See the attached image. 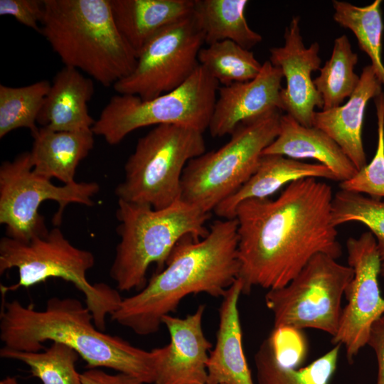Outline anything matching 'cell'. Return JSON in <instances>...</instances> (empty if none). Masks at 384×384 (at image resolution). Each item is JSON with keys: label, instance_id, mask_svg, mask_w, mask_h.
Wrapping results in <instances>:
<instances>
[{"label": "cell", "instance_id": "6da1fadb", "mask_svg": "<svg viewBox=\"0 0 384 384\" xmlns=\"http://www.w3.org/2000/svg\"><path fill=\"white\" fill-rule=\"evenodd\" d=\"M333 198L330 185L305 178L289 183L275 199H249L237 206L242 294L256 287L287 285L317 254L341 256L331 222Z\"/></svg>", "mask_w": 384, "mask_h": 384}, {"label": "cell", "instance_id": "7a4b0ae2", "mask_svg": "<svg viewBox=\"0 0 384 384\" xmlns=\"http://www.w3.org/2000/svg\"><path fill=\"white\" fill-rule=\"evenodd\" d=\"M238 221H214L201 240L188 235L175 245L164 268L138 293L122 299L111 319L139 336L156 333L162 319L187 296L222 297L238 278Z\"/></svg>", "mask_w": 384, "mask_h": 384}, {"label": "cell", "instance_id": "3957f363", "mask_svg": "<svg viewBox=\"0 0 384 384\" xmlns=\"http://www.w3.org/2000/svg\"><path fill=\"white\" fill-rule=\"evenodd\" d=\"M1 293L0 338L4 347L38 352L47 341L74 349L87 368H108L153 384L159 349L146 351L95 325L90 311L77 299L54 297L43 310L6 301Z\"/></svg>", "mask_w": 384, "mask_h": 384}, {"label": "cell", "instance_id": "277c9868", "mask_svg": "<svg viewBox=\"0 0 384 384\" xmlns=\"http://www.w3.org/2000/svg\"><path fill=\"white\" fill-rule=\"evenodd\" d=\"M41 33L65 66L104 87L127 76L137 55L117 29L110 0H44Z\"/></svg>", "mask_w": 384, "mask_h": 384}, {"label": "cell", "instance_id": "5b68a950", "mask_svg": "<svg viewBox=\"0 0 384 384\" xmlns=\"http://www.w3.org/2000/svg\"><path fill=\"white\" fill-rule=\"evenodd\" d=\"M116 216L119 241L110 270L117 289L142 290L152 264L161 271L176 243L191 235L196 240L206 238V223L210 213L178 200L163 209L118 200Z\"/></svg>", "mask_w": 384, "mask_h": 384}, {"label": "cell", "instance_id": "8992f818", "mask_svg": "<svg viewBox=\"0 0 384 384\" xmlns=\"http://www.w3.org/2000/svg\"><path fill=\"white\" fill-rule=\"evenodd\" d=\"M95 262L92 252L74 246L58 227L28 242L5 236L0 240V274L16 268L18 280L9 287L1 285V292L6 294L50 278L62 279L83 294L95 326L103 331L107 317L118 309L122 298L118 289L87 280V272Z\"/></svg>", "mask_w": 384, "mask_h": 384}, {"label": "cell", "instance_id": "52a82bcc", "mask_svg": "<svg viewBox=\"0 0 384 384\" xmlns=\"http://www.w3.org/2000/svg\"><path fill=\"white\" fill-rule=\"evenodd\" d=\"M282 110L240 123L217 150L191 159L181 177V200L210 213L256 171L263 151L279 132Z\"/></svg>", "mask_w": 384, "mask_h": 384}, {"label": "cell", "instance_id": "ba28073f", "mask_svg": "<svg viewBox=\"0 0 384 384\" xmlns=\"http://www.w3.org/2000/svg\"><path fill=\"white\" fill-rule=\"evenodd\" d=\"M203 132L178 124L156 126L137 141L117 186L118 200L167 208L181 199L187 164L206 152Z\"/></svg>", "mask_w": 384, "mask_h": 384}, {"label": "cell", "instance_id": "9c48e42d", "mask_svg": "<svg viewBox=\"0 0 384 384\" xmlns=\"http://www.w3.org/2000/svg\"><path fill=\"white\" fill-rule=\"evenodd\" d=\"M219 83L202 66L178 88L151 100L117 94L92 128L107 143H120L132 132L148 126L178 124L204 132L208 128Z\"/></svg>", "mask_w": 384, "mask_h": 384}, {"label": "cell", "instance_id": "30bf717a", "mask_svg": "<svg viewBox=\"0 0 384 384\" xmlns=\"http://www.w3.org/2000/svg\"><path fill=\"white\" fill-rule=\"evenodd\" d=\"M353 275L348 265L325 254L316 255L287 285L267 290L265 301L273 314L274 328L314 329L333 337Z\"/></svg>", "mask_w": 384, "mask_h": 384}, {"label": "cell", "instance_id": "8fae6325", "mask_svg": "<svg viewBox=\"0 0 384 384\" xmlns=\"http://www.w3.org/2000/svg\"><path fill=\"white\" fill-rule=\"evenodd\" d=\"M100 191L96 182H74L56 186L33 171L29 151L17 155L0 166V223L6 236L23 242L46 235L49 230L39 213L41 203L54 201L58 209L53 222L58 226L65 207L70 203L94 204Z\"/></svg>", "mask_w": 384, "mask_h": 384}, {"label": "cell", "instance_id": "7c38bea8", "mask_svg": "<svg viewBox=\"0 0 384 384\" xmlns=\"http://www.w3.org/2000/svg\"><path fill=\"white\" fill-rule=\"evenodd\" d=\"M203 43L191 14L156 34L137 55L132 73L117 82L114 90L146 100L178 88L200 65Z\"/></svg>", "mask_w": 384, "mask_h": 384}, {"label": "cell", "instance_id": "4fadbf2b", "mask_svg": "<svg viewBox=\"0 0 384 384\" xmlns=\"http://www.w3.org/2000/svg\"><path fill=\"white\" fill-rule=\"evenodd\" d=\"M348 265L353 271L345 295L346 305L342 308L333 344L344 346L350 363L367 345L374 322L384 314V298L379 288L382 260L373 235L367 231L358 238L346 242Z\"/></svg>", "mask_w": 384, "mask_h": 384}, {"label": "cell", "instance_id": "5bb4252c", "mask_svg": "<svg viewBox=\"0 0 384 384\" xmlns=\"http://www.w3.org/2000/svg\"><path fill=\"white\" fill-rule=\"evenodd\" d=\"M299 17L293 16L286 27L282 46L270 48V63L279 68L286 80L281 92L282 111L305 127H313L315 108H323L311 73L319 70L320 46L314 42L305 47L299 27Z\"/></svg>", "mask_w": 384, "mask_h": 384}, {"label": "cell", "instance_id": "9a60e30c", "mask_svg": "<svg viewBox=\"0 0 384 384\" xmlns=\"http://www.w3.org/2000/svg\"><path fill=\"white\" fill-rule=\"evenodd\" d=\"M205 304L184 318L162 319L170 342L159 348L153 384H207V364L212 343L202 326Z\"/></svg>", "mask_w": 384, "mask_h": 384}, {"label": "cell", "instance_id": "2e32d148", "mask_svg": "<svg viewBox=\"0 0 384 384\" xmlns=\"http://www.w3.org/2000/svg\"><path fill=\"white\" fill-rule=\"evenodd\" d=\"M282 70L266 60L254 79L219 87L208 129L213 137L231 134L242 122L282 111Z\"/></svg>", "mask_w": 384, "mask_h": 384}, {"label": "cell", "instance_id": "e0dca14e", "mask_svg": "<svg viewBox=\"0 0 384 384\" xmlns=\"http://www.w3.org/2000/svg\"><path fill=\"white\" fill-rule=\"evenodd\" d=\"M382 84L370 65L365 66L359 83L346 104L326 110L316 111L313 127L333 139L358 171L367 164L362 140L366 105L382 92Z\"/></svg>", "mask_w": 384, "mask_h": 384}, {"label": "cell", "instance_id": "ac0fdd59", "mask_svg": "<svg viewBox=\"0 0 384 384\" xmlns=\"http://www.w3.org/2000/svg\"><path fill=\"white\" fill-rule=\"evenodd\" d=\"M242 285L237 279L222 298L214 348L207 364V384H255L242 346L238 302Z\"/></svg>", "mask_w": 384, "mask_h": 384}, {"label": "cell", "instance_id": "d6986e66", "mask_svg": "<svg viewBox=\"0 0 384 384\" xmlns=\"http://www.w3.org/2000/svg\"><path fill=\"white\" fill-rule=\"evenodd\" d=\"M94 90L92 78L64 66L50 82L37 123L58 132L92 130L95 120L89 114L87 104Z\"/></svg>", "mask_w": 384, "mask_h": 384}, {"label": "cell", "instance_id": "ffe728a7", "mask_svg": "<svg viewBox=\"0 0 384 384\" xmlns=\"http://www.w3.org/2000/svg\"><path fill=\"white\" fill-rule=\"evenodd\" d=\"M271 154L294 159H315L328 167L341 182L350 179L358 171L341 148L327 134L314 127H305L287 114H282L279 134L262 156Z\"/></svg>", "mask_w": 384, "mask_h": 384}, {"label": "cell", "instance_id": "44dd1931", "mask_svg": "<svg viewBox=\"0 0 384 384\" xmlns=\"http://www.w3.org/2000/svg\"><path fill=\"white\" fill-rule=\"evenodd\" d=\"M305 178L338 181L336 176L321 164L306 163L278 154L262 155L250 178L213 211L223 219L235 218V208L241 202L269 198L282 186Z\"/></svg>", "mask_w": 384, "mask_h": 384}, {"label": "cell", "instance_id": "7402d4cb", "mask_svg": "<svg viewBox=\"0 0 384 384\" xmlns=\"http://www.w3.org/2000/svg\"><path fill=\"white\" fill-rule=\"evenodd\" d=\"M115 25L136 53L164 28L192 14L193 0H110Z\"/></svg>", "mask_w": 384, "mask_h": 384}, {"label": "cell", "instance_id": "603a6c76", "mask_svg": "<svg viewBox=\"0 0 384 384\" xmlns=\"http://www.w3.org/2000/svg\"><path fill=\"white\" fill-rule=\"evenodd\" d=\"M31 136L33 142L29 153L33 171L64 184L75 182L78 165L94 147L92 131L58 132L41 127Z\"/></svg>", "mask_w": 384, "mask_h": 384}, {"label": "cell", "instance_id": "cb8c5ba5", "mask_svg": "<svg viewBox=\"0 0 384 384\" xmlns=\"http://www.w3.org/2000/svg\"><path fill=\"white\" fill-rule=\"evenodd\" d=\"M247 0H193V16L208 46L232 41L250 50L262 41L248 25Z\"/></svg>", "mask_w": 384, "mask_h": 384}, {"label": "cell", "instance_id": "d4e9b609", "mask_svg": "<svg viewBox=\"0 0 384 384\" xmlns=\"http://www.w3.org/2000/svg\"><path fill=\"white\" fill-rule=\"evenodd\" d=\"M341 346L336 344L309 365L286 366L276 357L267 337L257 351L254 360L257 384H329L336 371Z\"/></svg>", "mask_w": 384, "mask_h": 384}, {"label": "cell", "instance_id": "484cf974", "mask_svg": "<svg viewBox=\"0 0 384 384\" xmlns=\"http://www.w3.org/2000/svg\"><path fill=\"white\" fill-rule=\"evenodd\" d=\"M381 2L380 0H375L366 6H358L349 2L334 0L332 5L334 10V20L354 34L359 48L370 58V65L384 85Z\"/></svg>", "mask_w": 384, "mask_h": 384}, {"label": "cell", "instance_id": "4316f807", "mask_svg": "<svg viewBox=\"0 0 384 384\" xmlns=\"http://www.w3.org/2000/svg\"><path fill=\"white\" fill-rule=\"evenodd\" d=\"M358 61V55L353 51L348 37L342 35L336 38L330 58L313 80L322 99V110L341 105L354 92L360 81L354 70Z\"/></svg>", "mask_w": 384, "mask_h": 384}, {"label": "cell", "instance_id": "83f0119b", "mask_svg": "<svg viewBox=\"0 0 384 384\" xmlns=\"http://www.w3.org/2000/svg\"><path fill=\"white\" fill-rule=\"evenodd\" d=\"M50 87L46 80L21 87L0 85V138L19 128L32 134Z\"/></svg>", "mask_w": 384, "mask_h": 384}, {"label": "cell", "instance_id": "f1b7e54d", "mask_svg": "<svg viewBox=\"0 0 384 384\" xmlns=\"http://www.w3.org/2000/svg\"><path fill=\"white\" fill-rule=\"evenodd\" d=\"M2 358L16 360L29 367L33 376L42 384H82L75 364L79 354L72 348L53 342L43 352H29L3 347Z\"/></svg>", "mask_w": 384, "mask_h": 384}, {"label": "cell", "instance_id": "f546056e", "mask_svg": "<svg viewBox=\"0 0 384 384\" xmlns=\"http://www.w3.org/2000/svg\"><path fill=\"white\" fill-rule=\"evenodd\" d=\"M198 62L222 86L251 80L262 66L253 52L228 40L202 48Z\"/></svg>", "mask_w": 384, "mask_h": 384}, {"label": "cell", "instance_id": "4dcf8cb0", "mask_svg": "<svg viewBox=\"0 0 384 384\" xmlns=\"http://www.w3.org/2000/svg\"><path fill=\"white\" fill-rule=\"evenodd\" d=\"M331 222L336 228L349 222L365 225L375 237L381 260H384V201L340 190L333 198Z\"/></svg>", "mask_w": 384, "mask_h": 384}, {"label": "cell", "instance_id": "1f68e13d", "mask_svg": "<svg viewBox=\"0 0 384 384\" xmlns=\"http://www.w3.org/2000/svg\"><path fill=\"white\" fill-rule=\"evenodd\" d=\"M378 124V142L375 155L350 179L341 181V190L384 198V92L374 98Z\"/></svg>", "mask_w": 384, "mask_h": 384}, {"label": "cell", "instance_id": "d6a6232c", "mask_svg": "<svg viewBox=\"0 0 384 384\" xmlns=\"http://www.w3.org/2000/svg\"><path fill=\"white\" fill-rule=\"evenodd\" d=\"M268 338L280 363L296 368L304 363L308 346L302 330L290 326L273 328Z\"/></svg>", "mask_w": 384, "mask_h": 384}, {"label": "cell", "instance_id": "836d02e7", "mask_svg": "<svg viewBox=\"0 0 384 384\" xmlns=\"http://www.w3.org/2000/svg\"><path fill=\"white\" fill-rule=\"evenodd\" d=\"M44 0H0V15L10 16L18 22L41 33Z\"/></svg>", "mask_w": 384, "mask_h": 384}, {"label": "cell", "instance_id": "e575fe53", "mask_svg": "<svg viewBox=\"0 0 384 384\" xmlns=\"http://www.w3.org/2000/svg\"><path fill=\"white\" fill-rule=\"evenodd\" d=\"M82 384H145L130 375L119 373H108L100 368H87L80 373Z\"/></svg>", "mask_w": 384, "mask_h": 384}, {"label": "cell", "instance_id": "d590c367", "mask_svg": "<svg viewBox=\"0 0 384 384\" xmlns=\"http://www.w3.org/2000/svg\"><path fill=\"white\" fill-rule=\"evenodd\" d=\"M374 351L378 363L375 384H384V314L373 324L367 342Z\"/></svg>", "mask_w": 384, "mask_h": 384}, {"label": "cell", "instance_id": "8d00e7d4", "mask_svg": "<svg viewBox=\"0 0 384 384\" xmlns=\"http://www.w3.org/2000/svg\"><path fill=\"white\" fill-rule=\"evenodd\" d=\"M0 384H20L16 377L6 376L0 381Z\"/></svg>", "mask_w": 384, "mask_h": 384}, {"label": "cell", "instance_id": "74e56055", "mask_svg": "<svg viewBox=\"0 0 384 384\" xmlns=\"http://www.w3.org/2000/svg\"><path fill=\"white\" fill-rule=\"evenodd\" d=\"M380 275L384 279V260L382 261V263H381Z\"/></svg>", "mask_w": 384, "mask_h": 384}]
</instances>
